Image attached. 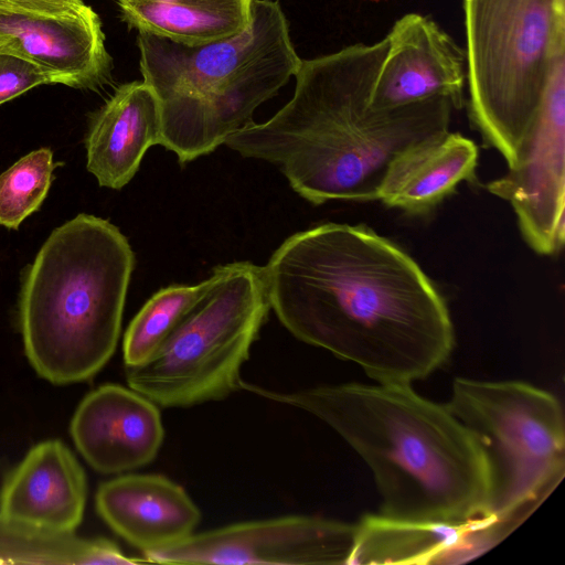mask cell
I'll return each mask as SVG.
<instances>
[{
  "instance_id": "30bf717a",
  "label": "cell",
  "mask_w": 565,
  "mask_h": 565,
  "mask_svg": "<svg viewBox=\"0 0 565 565\" xmlns=\"http://www.w3.org/2000/svg\"><path fill=\"white\" fill-rule=\"evenodd\" d=\"M565 53L552 68L537 116L515 163L487 184L508 201L522 236L541 255H554L565 235Z\"/></svg>"
},
{
  "instance_id": "8992f818",
  "label": "cell",
  "mask_w": 565,
  "mask_h": 565,
  "mask_svg": "<svg viewBox=\"0 0 565 565\" xmlns=\"http://www.w3.org/2000/svg\"><path fill=\"white\" fill-rule=\"evenodd\" d=\"M471 121L511 168L565 53V0H462Z\"/></svg>"
},
{
  "instance_id": "6da1fadb",
  "label": "cell",
  "mask_w": 565,
  "mask_h": 565,
  "mask_svg": "<svg viewBox=\"0 0 565 565\" xmlns=\"http://www.w3.org/2000/svg\"><path fill=\"white\" fill-rule=\"evenodd\" d=\"M270 309L298 340L376 383L413 384L455 347L444 297L399 246L363 225L292 234L264 266Z\"/></svg>"
},
{
  "instance_id": "7c38bea8",
  "label": "cell",
  "mask_w": 565,
  "mask_h": 565,
  "mask_svg": "<svg viewBox=\"0 0 565 565\" xmlns=\"http://www.w3.org/2000/svg\"><path fill=\"white\" fill-rule=\"evenodd\" d=\"M70 435L94 470L116 475L151 462L164 429L157 404L131 387L108 383L81 401Z\"/></svg>"
},
{
  "instance_id": "ac0fdd59",
  "label": "cell",
  "mask_w": 565,
  "mask_h": 565,
  "mask_svg": "<svg viewBox=\"0 0 565 565\" xmlns=\"http://www.w3.org/2000/svg\"><path fill=\"white\" fill-rule=\"evenodd\" d=\"M472 521L463 524L424 523L393 520L379 513L366 514L356 523L349 565L468 562Z\"/></svg>"
},
{
  "instance_id": "d6986e66",
  "label": "cell",
  "mask_w": 565,
  "mask_h": 565,
  "mask_svg": "<svg viewBox=\"0 0 565 565\" xmlns=\"http://www.w3.org/2000/svg\"><path fill=\"white\" fill-rule=\"evenodd\" d=\"M254 0H118L124 20L139 33L203 45L244 31Z\"/></svg>"
},
{
  "instance_id": "e0dca14e",
  "label": "cell",
  "mask_w": 565,
  "mask_h": 565,
  "mask_svg": "<svg viewBox=\"0 0 565 565\" xmlns=\"http://www.w3.org/2000/svg\"><path fill=\"white\" fill-rule=\"evenodd\" d=\"M478 147L459 132H441L403 150L388 163L377 200L390 207L425 213L475 179Z\"/></svg>"
},
{
  "instance_id": "ba28073f",
  "label": "cell",
  "mask_w": 565,
  "mask_h": 565,
  "mask_svg": "<svg viewBox=\"0 0 565 565\" xmlns=\"http://www.w3.org/2000/svg\"><path fill=\"white\" fill-rule=\"evenodd\" d=\"M445 404L486 456L487 516L526 520L565 473V423L557 397L522 381L460 376Z\"/></svg>"
},
{
  "instance_id": "9a60e30c",
  "label": "cell",
  "mask_w": 565,
  "mask_h": 565,
  "mask_svg": "<svg viewBox=\"0 0 565 565\" xmlns=\"http://www.w3.org/2000/svg\"><path fill=\"white\" fill-rule=\"evenodd\" d=\"M98 515L141 552L166 547L191 534L201 513L184 489L160 475H122L103 482Z\"/></svg>"
},
{
  "instance_id": "7a4b0ae2",
  "label": "cell",
  "mask_w": 565,
  "mask_h": 565,
  "mask_svg": "<svg viewBox=\"0 0 565 565\" xmlns=\"http://www.w3.org/2000/svg\"><path fill=\"white\" fill-rule=\"evenodd\" d=\"M382 39L302 60L290 100L265 122L249 121L224 145L267 161L308 202L375 201L388 163L412 145L449 130L448 98L376 109L372 87Z\"/></svg>"
},
{
  "instance_id": "cb8c5ba5",
  "label": "cell",
  "mask_w": 565,
  "mask_h": 565,
  "mask_svg": "<svg viewBox=\"0 0 565 565\" xmlns=\"http://www.w3.org/2000/svg\"><path fill=\"white\" fill-rule=\"evenodd\" d=\"M85 6L82 0H0V11L41 15L74 13Z\"/></svg>"
},
{
  "instance_id": "44dd1931",
  "label": "cell",
  "mask_w": 565,
  "mask_h": 565,
  "mask_svg": "<svg viewBox=\"0 0 565 565\" xmlns=\"http://www.w3.org/2000/svg\"><path fill=\"white\" fill-rule=\"evenodd\" d=\"M222 266L196 285H170L157 291L134 317L124 337L126 367L149 360L189 311L212 289Z\"/></svg>"
},
{
  "instance_id": "ffe728a7",
  "label": "cell",
  "mask_w": 565,
  "mask_h": 565,
  "mask_svg": "<svg viewBox=\"0 0 565 565\" xmlns=\"http://www.w3.org/2000/svg\"><path fill=\"white\" fill-rule=\"evenodd\" d=\"M106 539L81 537L0 518V564L93 565L140 564Z\"/></svg>"
},
{
  "instance_id": "52a82bcc",
  "label": "cell",
  "mask_w": 565,
  "mask_h": 565,
  "mask_svg": "<svg viewBox=\"0 0 565 565\" xmlns=\"http://www.w3.org/2000/svg\"><path fill=\"white\" fill-rule=\"evenodd\" d=\"M270 302L264 267L222 265L212 289L145 363L126 367L128 386L162 407H189L241 390V370Z\"/></svg>"
},
{
  "instance_id": "603a6c76",
  "label": "cell",
  "mask_w": 565,
  "mask_h": 565,
  "mask_svg": "<svg viewBox=\"0 0 565 565\" xmlns=\"http://www.w3.org/2000/svg\"><path fill=\"white\" fill-rule=\"evenodd\" d=\"M42 84H52L38 65L0 51V105Z\"/></svg>"
},
{
  "instance_id": "3957f363",
  "label": "cell",
  "mask_w": 565,
  "mask_h": 565,
  "mask_svg": "<svg viewBox=\"0 0 565 565\" xmlns=\"http://www.w3.org/2000/svg\"><path fill=\"white\" fill-rule=\"evenodd\" d=\"M242 390L302 409L331 427L366 463L379 514L463 524L488 513L490 475L475 435L446 404L398 383H342L295 392Z\"/></svg>"
},
{
  "instance_id": "2e32d148",
  "label": "cell",
  "mask_w": 565,
  "mask_h": 565,
  "mask_svg": "<svg viewBox=\"0 0 565 565\" xmlns=\"http://www.w3.org/2000/svg\"><path fill=\"white\" fill-rule=\"evenodd\" d=\"M159 100L142 82L120 85L92 118L85 137L86 167L100 186L119 190L136 174L142 157L162 146Z\"/></svg>"
},
{
  "instance_id": "4fadbf2b",
  "label": "cell",
  "mask_w": 565,
  "mask_h": 565,
  "mask_svg": "<svg viewBox=\"0 0 565 565\" xmlns=\"http://www.w3.org/2000/svg\"><path fill=\"white\" fill-rule=\"evenodd\" d=\"M0 51L38 65L52 84L74 88L102 85L110 70L100 20L88 6L62 15L0 11Z\"/></svg>"
},
{
  "instance_id": "5b68a950",
  "label": "cell",
  "mask_w": 565,
  "mask_h": 565,
  "mask_svg": "<svg viewBox=\"0 0 565 565\" xmlns=\"http://www.w3.org/2000/svg\"><path fill=\"white\" fill-rule=\"evenodd\" d=\"M138 47L142 81L160 105L162 146L181 163L224 145L302 62L275 0H254L249 25L231 38L185 45L139 33Z\"/></svg>"
},
{
  "instance_id": "7402d4cb",
  "label": "cell",
  "mask_w": 565,
  "mask_h": 565,
  "mask_svg": "<svg viewBox=\"0 0 565 565\" xmlns=\"http://www.w3.org/2000/svg\"><path fill=\"white\" fill-rule=\"evenodd\" d=\"M57 166L52 150L40 148L0 174V225L15 230L40 207Z\"/></svg>"
},
{
  "instance_id": "9c48e42d",
  "label": "cell",
  "mask_w": 565,
  "mask_h": 565,
  "mask_svg": "<svg viewBox=\"0 0 565 565\" xmlns=\"http://www.w3.org/2000/svg\"><path fill=\"white\" fill-rule=\"evenodd\" d=\"M355 535L356 523L286 515L193 533L142 556L158 564L349 565Z\"/></svg>"
},
{
  "instance_id": "277c9868",
  "label": "cell",
  "mask_w": 565,
  "mask_h": 565,
  "mask_svg": "<svg viewBox=\"0 0 565 565\" xmlns=\"http://www.w3.org/2000/svg\"><path fill=\"white\" fill-rule=\"evenodd\" d=\"M135 255L109 221L81 213L56 227L22 280L19 319L24 353L55 385L94 377L120 334Z\"/></svg>"
},
{
  "instance_id": "5bb4252c",
  "label": "cell",
  "mask_w": 565,
  "mask_h": 565,
  "mask_svg": "<svg viewBox=\"0 0 565 565\" xmlns=\"http://www.w3.org/2000/svg\"><path fill=\"white\" fill-rule=\"evenodd\" d=\"M87 501L86 475L58 439L33 446L3 479L0 518L61 532H75Z\"/></svg>"
},
{
  "instance_id": "8fae6325",
  "label": "cell",
  "mask_w": 565,
  "mask_h": 565,
  "mask_svg": "<svg viewBox=\"0 0 565 565\" xmlns=\"http://www.w3.org/2000/svg\"><path fill=\"white\" fill-rule=\"evenodd\" d=\"M386 51L370 104L392 109L444 97L462 106L465 51L435 21L419 13L401 17L384 38Z\"/></svg>"
}]
</instances>
